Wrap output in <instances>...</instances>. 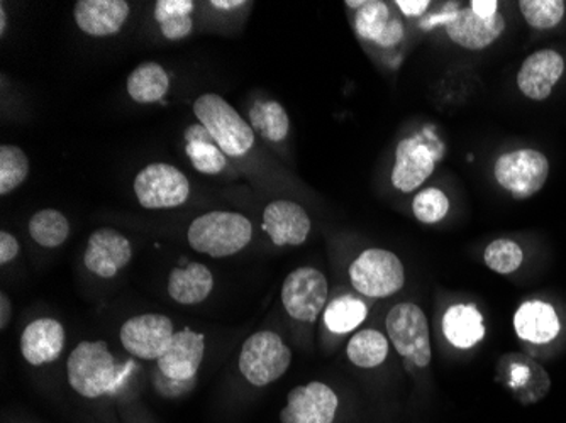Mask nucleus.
I'll return each mask as SVG.
<instances>
[{
	"label": "nucleus",
	"instance_id": "1",
	"mask_svg": "<svg viewBox=\"0 0 566 423\" xmlns=\"http://www.w3.org/2000/svg\"><path fill=\"white\" fill-rule=\"evenodd\" d=\"M190 246L211 257H228L240 253L253 237V225L237 212H209L190 224Z\"/></svg>",
	"mask_w": 566,
	"mask_h": 423
},
{
	"label": "nucleus",
	"instance_id": "2",
	"mask_svg": "<svg viewBox=\"0 0 566 423\" xmlns=\"http://www.w3.org/2000/svg\"><path fill=\"white\" fill-rule=\"evenodd\" d=\"M193 113L224 155L241 158L253 148V127L221 95H200L193 104Z\"/></svg>",
	"mask_w": 566,
	"mask_h": 423
},
{
	"label": "nucleus",
	"instance_id": "3",
	"mask_svg": "<svg viewBox=\"0 0 566 423\" xmlns=\"http://www.w3.org/2000/svg\"><path fill=\"white\" fill-rule=\"evenodd\" d=\"M549 160L545 152L523 148L504 152L494 165L499 187L512 199L527 200L545 189L549 177Z\"/></svg>",
	"mask_w": 566,
	"mask_h": 423
},
{
	"label": "nucleus",
	"instance_id": "4",
	"mask_svg": "<svg viewBox=\"0 0 566 423\" xmlns=\"http://www.w3.org/2000/svg\"><path fill=\"white\" fill-rule=\"evenodd\" d=\"M69 381L85 399H98L116 383V361L106 342H81L66 364Z\"/></svg>",
	"mask_w": 566,
	"mask_h": 423
},
{
	"label": "nucleus",
	"instance_id": "5",
	"mask_svg": "<svg viewBox=\"0 0 566 423\" xmlns=\"http://www.w3.org/2000/svg\"><path fill=\"white\" fill-rule=\"evenodd\" d=\"M292 362V352L279 334L262 330L243 343L240 371L254 387H266L285 374Z\"/></svg>",
	"mask_w": 566,
	"mask_h": 423
},
{
	"label": "nucleus",
	"instance_id": "6",
	"mask_svg": "<svg viewBox=\"0 0 566 423\" xmlns=\"http://www.w3.org/2000/svg\"><path fill=\"white\" fill-rule=\"evenodd\" d=\"M349 278L359 294L370 298L396 295L406 283L402 261L387 250H367L349 266Z\"/></svg>",
	"mask_w": 566,
	"mask_h": 423
},
{
	"label": "nucleus",
	"instance_id": "7",
	"mask_svg": "<svg viewBox=\"0 0 566 423\" xmlns=\"http://www.w3.org/2000/svg\"><path fill=\"white\" fill-rule=\"evenodd\" d=\"M387 332L394 348L418 368L431 364V337L424 311L416 304H399L387 315Z\"/></svg>",
	"mask_w": 566,
	"mask_h": 423
},
{
	"label": "nucleus",
	"instance_id": "8",
	"mask_svg": "<svg viewBox=\"0 0 566 423\" xmlns=\"http://www.w3.org/2000/svg\"><path fill=\"white\" fill-rule=\"evenodd\" d=\"M135 193L145 209H174L189 199L190 183L186 175L171 165H148L136 175Z\"/></svg>",
	"mask_w": 566,
	"mask_h": 423
},
{
	"label": "nucleus",
	"instance_id": "9",
	"mask_svg": "<svg viewBox=\"0 0 566 423\" xmlns=\"http://www.w3.org/2000/svg\"><path fill=\"white\" fill-rule=\"evenodd\" d=\"M282 304L295 320L314 322L327 304L326 276L314 268L295 269L283 283Z\"/></svg>",
	"mask_w": 566,
	"mask_h": 423
},
{
	"label": "nucleus",
	"instance_id": "10",
	"mask_svg": "<svg viewBox=\"0 0 566 423\" xmlns=\"http://www.w3.org/2000/svg\"><path fill=\"white\" fill-rule=\"evenodd\" d=\"M119 336L129 355L145 361H158L174 339V324L165 315H138L124 322Z\"/></svg>",
	"mask_w": 566,
	"mask_h": 423
},
{
	"label": "nucleus",
	"instance_id": "11",
	"mask_svg": "<svg viewBox=\"0 0 566 423\" xmlns=\"http://www.w3.org/2000/svg\"><path fill=\"white\" fill-rule=\"evenodd\" d=\"M565 70L566 62L559 51L553 47L534 51L517 72V88L530 101H546L552 97L553 91L565 75Z\"/></svg>",
	"mask_w": 566,
	"mask_h": 423
},
{
	"label": "nucleus",
	"instance_id": "12",
	"mask_svg": "<svg viewBox=\"0 0 566 423\" xmlns=\"http://www.w3.org/2000/svg\"><path fill=\"white\" fill-rule=\"evenodd\" d=\"M338 396L327 384L314 383L294 388L287 406L280 413L282 423H333L338 410Z\"/></svg>",
	"mask_w": 566,
	"mask_h": 423
},
{
	"label": "nucleus",
	"instance_id": "13",
	"mask_svg": "<svg viewBox=\"0 0 566 423\" xmlns=\"http://www.w3.org/2000/svg\"><path fill=\"white\" fill-rule=\"evenodd\" d=\"M438 158L440 155L422 139H402L396 149V167L390 181L399 192H416L434 173Z\"/></svg>",
	"mask_w": 566,
	"mask_h": 423
},
{
	"label": "nucleus",
	"instance_id": "14",
	"mask_svg": "<svg viewBox=\"0 0 566 423\" xmlns=\"http://www.w3.org/2000/svg\"><path fill=\"white\" fill-rule=\"evenodd\" d=\"M516 336L527 346L545 348L558 339L563 330L562 317L549 302L526 300L514 314Z\"/></svg>",
	"mask_w": 566,
	"mask_h": 423
},
{
	"label": "nucleus",
	"instance_id": "15",
	"mask_svg": "<svg viewBox=\"0 0 566 423\" xmlns=\"http://www.w3.org/2000/svg\"><path fill=\"white\" fill-rule=\"evenodd\" d=\"M505 18L499 12L494 18H483L472 8L458 9L447 22V33L458 46L469 51H483L504 34Z\"/></svg>",
	"mask_w": 566,
	"mask_h": 423
},
{
	"label": "nucleus",
	"instance_id": "16",
	"mask_svg": "<svg viewBox=\"0 0 566 423\" xmlns=\"http://www.w3.org/2000/svg\"><path fill=\"white\" fill-rule=\"evenodd\" d=\"M132 243L114 229H98L88 237L85 266L101 278H113L132 261Z\"/></svg>",
	"mask_w": 566,
	"mask_h": 423
},
{
	"label": "nucleus",
	"instance_id": "17",
	"mask_svg": "<svg viewBox=\"0 0 566 423\" xmlns=\"http://www.w3.org/2000/svg\"><path fill=\"white\" fill-rule=\"evenodd\" d=\"M263 229L275 246H301L311 232V219L298 203L275 200L263 212Z\"/></svg>",
	"mask_w": 566,
	"mask_h": 423
},
{
	"label": "nucleus",
	"instance_id": "18",
	"mask_svg": "<svg viewBox=\"0 0 566 423\" xmlns=\"http://www.w3.org/2000/svg\"><path fill=\"white\" fill-rule=\"evenodd\" d=\"M203 348L202 334L189 329L175 332L167 351L158 359V371L171 380H193L202 362Z\"/></svg>",
	"mask_w": 566,
	"mask_h": 423
},
{
	"label": "nucleus",
	"instance_id": "19",
	"mask_svg": "<svg viewBox=\"0 0 566 423\" xmlns=\"http://www.w3.org/2000/svg\"><path fill=\"white\" fill-rule=\"evenodd\" d=\"M359 38L380 47H392L403 38V24L389 6L381 0H365L355 15Z\"/></svg>",
	"mask_w": 566,
	"mask_h": 423
},
{
	"label": "nucleus",
	"instance_id": "20",
	"mask_svg": "<svg viewBox=\"0 0 566 423\" xmlns=\"http://www.w3.org/2000/svg\"><path fill=\"white\" fill-rule=\"evenodd\" d=\"M73 14L76 25L88 36H114L129 15V4L126 0H78Z\"/></svg>",
	"mask_w": 566,
	"mask_h": 423
},
{
	"label": "nucleus",
	"instance_id": "21",
	"mask_svg": "<svg viewBox=\"0 0 566 423\" xmlns=\"http://www.w3.org/2000/svg\"><path fill=\"white\" fill-rule=\"evenodd\" d=\"M65 329L55 319H38L25 327L21 336V352L25 361L43 366L56 361L65 348Z\"/></svg>",
	"mask_w": 566,
	"mask_h": 423
},
{
	"label": "nucleus",
	"instance_id": "22",
	"mask_svg": "<svg viewBox=\"0 0 566 423\" xmlns=\"http://www.w3.org/2000/svg\"><path fill=\"white\" fill-rule=\"evenodd\" d=\"M505 383L524 405L539 402L549 391L545 369L527 356L512 355L505 359Z\"/></svg>",
	"mask_w": 566,
	"mask_h": 423
},
{
	"label": "nucleus",
	"instance_id": "23",
	"mask_svg": "<svg viewBox=\"0 0 566 423\" xmlns=\"http://www.w3.org/2000/svg\"><path fill=\"white\" fill-rule=\"evenodd\" d=\"M443 332L454 348L472 349L483 340L486 330L482 314L475 305L458 304L444 314Z\"/></svg>",
	"mask_w": 566,
	"mask_h": 423
},
{
	"label": "nucleus",
	"instance_id": "24",
	"mask_svg": "<svg viewBox=\"0 0 566 423\" xmlns=\"http://www.w3.org/2000/svg\"><path fill=\"white\" fill-rule=\"evenodd\" d=\"M214 276L203 264L190 263L187 268H177L168 278V294L177 304L196 305L211 295Z\"/></svg>",
	"mask_w": 566,
	"mask_h": 423
},
{
	"label": "nucleus",
	"instance_id": "25",
	"mask_svg": "<svg viewBox=\"0 0 566 423\" xmlns=\"http://www.w3.org/2000/svg\"><path fill=\"white\" fill-rule=\"evenodd\" d=\"M186 152L193 168L200 173L218 175L228 167V158L222 149L214 145V139L202 124L190 126L186 133Z\"/></svg>",
	"mask_w": 566,
	"mask_h": 423
},
{
	"label": "nucleus",
	"instance_id": "26",
	"mask_svg": "<svg viewBox=\"0 0 566 423\" xmlns=\"http://www.w3.org/2000/svg\"><path fill=\"white\" fill-rule=\"evenodd\" d=\"M170 88V78L158 63H142L127 76V94L138 104L161 101Z\"/></svg>",
	"mask_w": 566,
	"mask_h": 423
},
{
	"label": "nucleus",
	"instance_id": "27",
	"mask_svg": "<svg viewBox=\"0 0 566 423\" xmlns=\"http://www.w3.org/2000/svg\"><path fill=\"white\" fill-rule=\"evenodd\" d=\"M192 0H160L155 8V18L167 40L177 41L192 33Z\"/></svg>",
	"mask_w": 566,
	"mask_h": 423
},
{
	"label": "nucleus",
	"instance_id": "28",
	"mask_svg": "<svg viewBox=\"0 0 566 423\" xmlns=\"http://www.w3.org/2000/svg\"><path fill=\"white\" fill-rule=\"evenodd\" d=\"M346 352H348L349 361L358 368H377L389 355V342L378 330H359L349 340Z\"/></svg>",
	"mask_w": 566,
	"mask_h": 423
},
{
	"label": "nucleus",
	"instance_id": "29",
	"mask_svg": "<svg viewBox=\"0 0 566 423\" xmlns=\"http://www.w3.org/2000/svg\"><path fill=\"white\" fill-rule=\"evenodd\" d=\"M251 127L256 133L272 142H280L287 138L291 130V120H289L287 110L283 109L282 104L275 101H263L254 104L250 110Z\"/></svg>",
	"mask_w": 566,
	"mask_h": 423
},
{
	"label": "nucleus",
	"instance_id": "30",
	"mask_svg": "<svg viewBox=\"0 0 566 423\" xmlns=\"http://www.w3.org/2000/svg\"><path fill=\"white\" fill-rule=\"evenodd\" d=\"M30 234L40 246L59 247L69 240L70 224L59 210L44 209L31 219Z\"/></svg>",
	"mask_w": 566,
	"mask_h": 423
},
{
	"label": "nucleus",
	"instance_id": "31",
	"mask_svg": "<svg viewBox=\"0 0 566 423\" xmlns=\"http://www.w3.org/2000/svg\"><path fill=\"white\" fill-rule=\"evenodd\" d=\"M368 308L359 298L345 295L336 298L324 314V322L327 329L334 334H346L355 330L359 324L367 319Z\"/></svg>",
	"mask_w": 566,
	"mask_h": 423
},
{
	"label": "nucleus",
	"instance_id": "32",
	"mask_svg": "<svg viewBox=\"0 0 566 423\" xmlns=\"http://www.w3.org/2000/svg\"><path fill=\"white\" fill-rule=\"evenodd\" d=\"M517 6L526 24L537 31L555 30L566 15L563 0H521Z\"/></svg>",
	"mask_w": 566,
	"mask_h": 423
},
{
	"label": "nucleus",
	"instance_id": "33",
	"mask_svg": "<svg viewBox=\"0 0 566 423\" xmlns=\"http://www.w3.org/2000/svg\"><path fill=\"white\" fill-rule=\"evenodd\" d=\"M524 250L520 243L509 237L492 241L483 251V261L497 275H514L524 264Z\"/></svg>",
	"mask_w": 566,
	"mask_h": 423
},
{
	"label": "nucleus",
	"instance_id": "34",
	"mask_svg": "<svg viewBox=\"0 0 566 423\" xmlns=\"http://www.w3.org/2000/svg\"><path fill=\"white\" fill-rule=\"evenodd\" d=\"M30 175V160L18 146L0 148V195H8Z\"/></svg>",
	"mask_w": 566,
	"mask_h": 423
},
{
	"label": "nucleus",
	"instance_id": "35",
	"mask_svg": "<svg viewBox=\"0 0 566 423\" xmlns=\"http://www.w3.org/2000/svg\"><path fill=\"white\" fill-rule=\"evenodd\" d=\"M415 218L422 224H438L450 212V199L440 189H426L412 200Z\"/></svg>",
	"mask_w": 566,
	"mask_h": 423
},
{
	"label": "nucleus",
	"instance_id": "36",
	"mask_svg": "<svg viewBox=\"0 0 566 423\" xmlns=\"http://www.w3.org/2000/svg\"><path fill=\"white\" fill-rule=\"evenodd\" d=\"M19 254V243L9 232H0V264H8Z\"/></svg>",
	"mask_w": 566,
	"mask_h": 423
},
{
	"label": "nucleus",
	"instance_id": "37",
	"mask_svg": "<svg viewBox=\"0 0 566 423\" xmlns=\"http://www.w3.org/2000/svg\"><path fill=\"white\" fill-rule=\"evenodd\" d=\"M396 6L400 9V12H403V15L418 18L422 12L428 11L431 2L429 0H397Z\"/></svg>",
	"mask_w": 566,
	"mask_h": 423
},
{
	"label": "nucleus",
	"instance_id": "38",
	"mask_svg": "<svg viewBox=\"0 0 566 423\" xmlns=\"http://www.w3.org/2000/svg\"><path fill=\"white\" fill-rule=\"evenodd\" d=\"M470 8L476 14L483 15V18H494V15L501 12V4H499L497 0H472Z\"/></svg>",
	"mask_w": 566,
	"mask_h": 423
},
{
	"label": "nucleus",
	"instance_id": "39",
	"mask_svg": "<svg viewBox=\"0 0 566 423\" xmlns=\"http://www.w3.org/2000/svg\"><path fill=\"white\" fill-rule=\"evenodd\" d=\"M12 307L9 302L8 295L0 294V329H6L11 319Z\"/></svg>",
	"mask_w": 566,
	"mask_h": 423
},
{
	"label": "nucleus",
	"instance_id": "40",
	"mask_svg": "<svg viewBox=\"0 0 566 423\" xmlns=\"http://www.w3.org/2000/svg\"><path fill=\"white\" fill-rule=\"evenodd\" d=\"M247 4L243 0H212V6L216 9H222V11H231V9L241 8Z\"/></svg>",
	"mask_w": 566,
	"mask_h": 423
},
{
	"label": "nucleus",
	"instance_id": "41",
	"mask_svg": "<svg viewBox=\"0 0 566 423\" xmlns=\"http://www.w3.org/2000/svg\"><path fill=\"white\" fill-rule=\"evenodd\" d=\"M6 24H8V15H6L4 4H0V36L6 34Z\"/></svg>",
	"mask_w": 566,
	"mask_h": 423
}]
</instances>
